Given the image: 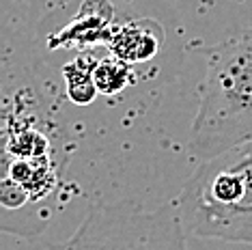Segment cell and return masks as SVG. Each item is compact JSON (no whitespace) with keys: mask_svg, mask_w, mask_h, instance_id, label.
Instances as JSON below:
<instances>
[{"mask_svg":"<svg viewBox=\"0 0 252 250\" xmlns=\"http://www.w3.org/2000/svg\"><path fill=\"white\" fill-rule=\"evenodd\" d=\"M175 205L190 237L252 246V138L196 162Z\"/></svg>","mask_w":252,"mask_h":250,"instance_id":"7a4b0ae2","label":"cell"},{"mask_svg":"<svg viewBox=\"0 0 252 250\" xmlns=\"http://www.w3.org/2000/svg\"><path fill=\"white\" fill-rule=\"evenodd\" d=\"M127 67L121 65V59L117 61H104L97 65V69L93 71V82L95 87L104 93H114V91H121L125 87V78L127 76Z\"/></svg>","mask_w":252,"mask_h":250,"instance_id":"5b68a950","label":"cell"},{"mask_svg":"<svg viewBox=\"0 0 252 250\" xmlns=\"http://www.w3.org/2000/svg\"><path fill=\"white\" fill-rule=\"evenodd\" d=\"M50 250H190L175 201L147 209L134 201L97 205L69 240Z\"/></svg>","mask_w":252,"mask_h":250,"instance_id":"3957f363","label":"cell"},{"mask_svg":"<svg viewBox=\"0 0 252 250\" xmlns=\"http://www.w3.org/2000/svg\"><path fill=\"white\" fill-rule=\"evenodd\" d=\"M203 54L205 78L188 138L194 162L252 138V26Z\"/></svg>","mask_w":252,"mask_h":250,"instance_id":"6da1fadb","label":"cell"},{"mask_svg":"<svg viewBox=\"0 0 252 250\" xmlns=\"http://www.w3.org/2000/svg\"><path fill=\"white\" fill-rule=\"evenodd\" d=\"M156 50H158V43L153 32L138 24H129L112 39V52L125 62L142 61L147 56H151Z\"/></svg>","mask_w":252,"mask_h":250,"instance_id":"277c9868","label":"cell"}]
</instances>
